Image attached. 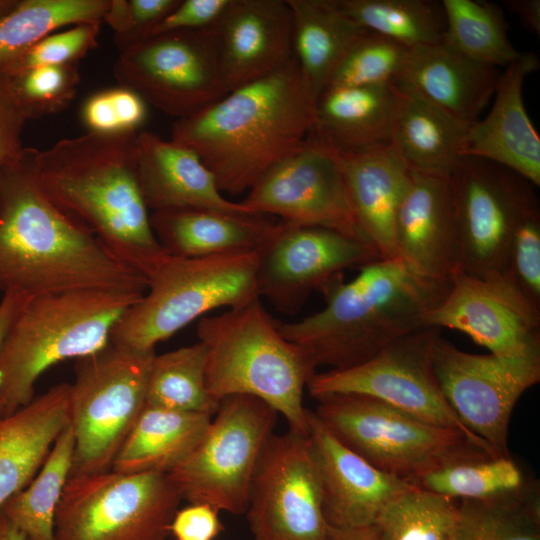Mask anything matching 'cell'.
<instances>
[{"label": "cell", "mask_w": 540, "mask_h": 540, "mask_svg": "<svg viewBox=\"0 0 540 540\" xmlns=\"http://www.w3.org/2000/svg\"><path fill=\"white\" fill-rule=\"evenodd\" d=\"M449 287L450 280L424 277L398 258L379 259L350 281L343 273L330 278L319 289L324 307L299 321L279 322V330L315 368L353 367L426 326Z\"/></svg>", "instance_id": "4"}, {"label": "cell", "mask_w": 540, "mask_h": 540, "mask_svg": "<svg viewBox=\"0 0 540 540\" xmlns=\"http://www.w3.org/2000/svg\"><path fill=\"white\" fill-rule=\"evenodd\" d=\"M35 153L23 148L0 170V290L27 297L75 290L144 294L148 278L42 191Z\"/></svg>", "instance_id": "1"}, {"label": "cell", "mask_w": 540, "mask_h": 540, "mask_svg": "<svg viewBox=\"0 0 540 540\" xmlns=\"http://www.w3.org/2000/svg\"><path fill=\"white\" fill-rule=\"evenodd\" d=\"M240 202L251 213L367 242L358 227L336 154L311 136L270 168Z\"/></svg>", "instance_id": "17"}, {"label": "cell", "mask_w": 540, "mask_h": 540, "mask_svg": "<svg viewBox=\"0 0 540 540\" xmlns=\"http://www.w3.org/2000/svg\"><path fill=\"white\" fill-rule=\"evenodd\" d=\"M119 86L133 90L176 120L228 93L215 24L146 37L120 51L113 66Z\"/></svg>", "instance_id": "12"}, {"label": "cell", "mask_w": 540, "mask_h": 540, "mask_svg": "<svg viewBox=\"0 0 540 540\" xmlns=\"http://www.w3.org/2000/svg\"><path fill=\"white\" fill-rule=\"evenodd\" d=\"M0 540H27L25 535L0 514Z\"/></svg>", "instance_id": "53"}, {"label": "cell", "mask_w": 540, "mask_h": 540, "mask_svg": "<svg viewBox=\"0 0 540 540\" xmlns=\"http://www.w3.org/2000/svg\"><path fill=\"white\" fill-rule=\"evenodd\" d=\"M533 52L521 55L500 73L492 107L468 128L466 157L482 158L504 166L540 185V138L524 106L523 83L539 68Z\"/></svg>", "instance_id": "22"}, {"label": "cell", "mask_w": 540, "mask_h": 540, "mask_svg": "<svg viewBox=\"0 0 540 540\" xmlns=\"http://www.w3.org/2000/svg\"><path fill=\"white\" fill-rule=\"evenodd\" d=\"M278 415L253 396L223 398L202 439L168 473L182 500L245 513L259 459Z\"/></svg>", "instance_id": "10"}, {"label": "cell", "mask_w": 540, "mask_h": 540, "mask_svg": "<svg viewBox=\"0 0 540 540\" xmlns=\"http://www.w3.org/2000/svg\"><path fill=\"white\" fill-rule=\"evenodd\" d=\"M425 324L462 332L501 361L540 374V307L507 273L476 276L456 268Z\"/></svg>", "instance_id": "15"}, {"label": "cell", "mask_w": 540, "mask_h": 540, "mask_svg": "<svg viewBox=\"0 0 540 540\" xmlns=\"http://www.w3.org/2000/svg\"><path fill=\"white\" fill-rule=\"evenodd\" d=\"M207 348L192 345L155 355L151 364L146 405L213 416L220 402L206 386Z\"/></svg>", "instance_id": "39"}, {"label": "cell", "mask_w": 540, "mask_h": 540, "mask_svg": "<svg viewBox=\"0 0 540 540\" xmlns=\"http://www.w3.org/2000/svg\"><path fill=\"white\" fill-rule=\"evenodd\" d=\"M81 117L90 132H125L120 126L111 88L92 94L83 104Z\"/></svg>", "instance_id": "49"}, {"label": "cell", "mask_w": 540, "mask_h": 540, "mask_svg": "<svg viewBox=\"0 0 540 540\" xmlns=\"http://www.w3.org/2000/svg\"><path fill=\"white\" fill-rule=\"evenodd\" d=\"M394 86L327 87L314 103L311 137L336 153L390 144Z\"/></svg>", "instance_id": "30"}, {"label": "cell", "mask_w": 540, "mask_h": 540, "mask_svg": "<svg viewBox=\"0 0 540 540\" xmlns=\"http://www.w3.org/2000/svg\"><path fill=\"white\" fill-rule=\"evenodd\" d=\"M395 247L397 258L416 273L450 280L457 248L449 178L411 171L396 214Z\"/></svg>", "instance_id": "23"}, {"label": "cell", "mask_w": 540, "mask_h": 540, "mask_svg": "<svg viewBox=\"0 0 540 540\" xmlns=\"http://www.w3.org/2000/svg\"><path fill=\"white\" fill-rule=\"evenodd\" d=\"M457 268L476 276L505 273L518 225L540 210L535 186L494 162L466 157L449 177Z\"/></svg>", "instance_id": "13"}, {"label": "cell", "mask_w": 540, "mask_h": 540, "mask_svg": "<svg viewBox=\"0 0 540 540\" xmlns=\"http://www.w3.org/2000/svg\"><path fill=\"white\" fill-rule=\"evenodd\" d=\"M505 6L520 20L523 27L537 35L540 34L539 0H505Z\"/></svg>", "instance_id": "50"}, {"label": "cell", "mask_w": 540, "mask_h": 540, "mask_svg": "<svg viewBox=\"0 0 540 540\" xmlns=\"http://www.w3.org/2000/svg\"><path fill=\"white\" fill-rule=\"evenodd\" d=\"M441 390L461 422L498 455L511 456L508 430L514 407L540 374L505 363L492 354L460 350L441 336L433 349Z\"/></svg>", "instance_id": "19"}, {"label": "cell", "mask_w": 540, "mask_h": 540, "mask_svg": "<svg viewBox=\"0 0 540 540\" xmlns=\"http://www.w3.org/2000/svg\"><path fill=\"white\" fill-rule=\"evenodd\" d=\"M245 513L252 540H330L307 435L289 430L270 436Z\"/></svg>", "instance_id": "16"}, {"label": "cell", "mask_w": 540, "mask_h": 540, "mask_svg": "<svg viewBox=\"0 0 540 540\" xmlns=\"http://www.w3.org/2000/svg\"><path fill=\"white\" fill-rule=\"evenodd\" d=\"M73 453L74 436L68 425L31 482L3 505L0 514L27 540H54L56 511L71 473Z\"/></svg>", "instance_id": "34"}, {"label": "cell", "mask_w": 540, "mask_h": 540, "mask_svg": "<svg viewBox=\"0 0 540 540\" xmlns=\"http://www.w3.org/2000/svg\"><path fill=\"white\" fill-rule=\"evenodd\" d=\"M197 337L207 348L206 386L220 402L231 395L263 400L282 415L289 430L307 435L303 394L316 368L283 337L279 321L261 298L198 320Z\"/></svg>", "instance_id": "5"}, {"label": "cell", "mask_w": 540, "mask_h": 540, "mask_svg": "<svg viewBox=\"0 0 540 540\" xmlns=\"http://www.w3.org/2000/svg\"><path fill=\"white\" fill-rule=\"evenodd\" d=\"M446 31L443 42L467 58L490 67L507 66L522 52L508 38V24L497 4L475 0H443Z\"/></svg>", "instance_id": "37"}, {"label": "cell", "mask_w": 540, "mask_h": 540, "mask_svg": "<svg viewBox=\"0 0 540 540\" xmlns=\"http://www.w3.org/2000/svg\"><path fill=\"white\" fill-rule=\"evenodd\" d=\"M136 165L149 210L210 208L251 213L241 202L224 196L197 153L152 131L137 133Z\"/></svg>", "instance_id": "24"}, {"label": "cell", "mask_w": 540, "mask_h": 540, "mask_svg": "<svg viewBox=\"0 0 540 540\" xmlns=\"http://www.w3.org/2000/svg\"><path fill=\"white\" fill-rule=\"evenodd\" d=\"M137 131L87 132L36 149L34 174L47 197L148 280L167 258L137 176Z\"/></svg>", "instance_id": "2"}, {"label": "cell", "mask_w": 540, "mask_h": 540, "mask_svg": "<svg viewBox=\"0 0 540 540\" xmlns=\"http://www.w3.org/2000/svg\"><path fill=\"white\" fill-rule=\"evenodd\" d=\"M218 512L207 504H190L178 509L170 526L177 540H213L224 529Z\"/></svg>", "instance_id": "48"}, {"label": "cell", "mask_w": 540, "mask_h": 540, "mask_svg": "<svg viewBox=\"0 0 540 540\" xmlns=\"http://www.w3.org/2000/svg\"><path fill=\"white\" fill-rule=\"evenodd\" d=\"M527 478L511 456L465 441L409 484L453 500L485 499L520 488Z\"/></svg>", "instance_id": "33"}, {"label": "cell", "mask_w": 540, "mask_h": 540, "mask_svg": "<svg viewBox=\"0 0 540 540\" xmlns=\"http://www.w3.org/2000/svg\"><path fill=\"white\" fill-rule=\"evenodd\" d=\"M314 103L297 60L173 123L171 140L192 149L220 191L248 192L311 135Z\"/></svg>", "instance_id": "3"}, {"label": "cell", "mask_w": 540, "mask_h": 540, "mask_svg": "<svg viewBox=\"0 0 540 540\" xmlns=\"http://www.w3.org/2000/svg\"><path fill=\"white\" fill-rule=\"evenodd\" d=\"M330 540H378L374 527L339 529L328 525Z\"/></svg>", "instance_id": "52"}, {"label": "cell", "mask_w": 540, "mask_h": 540, "mask_svg": "<svg viewBox=\"0 0 540 540\" xmlns=\"http://www.w3.org/2000/svg\"><path fill=\"white\" fill-rule=\"evenodd\" d=\"M409 55L405 45L368 31L339 62L326 88L394 86L405 74Z\"/></svg>", "instance_id": "41"}, {"label": "cell", "mask_w": 540, "mask_h": 540, "mask_svg": "<svg viewBox=\"0 0 540 540\" xmlns=\"http://www.w3.org/2000/svg\"><path fill=\"white\" fill-rule=\"evenodd\" d=\"M26 296L18 292H6L0 301V347L14 317L26 300ZM4 417L0 402V419Z\"/></svg>", "instance_id": "51"}, {"label": "cell", "mask_w": 540, "mask_h": 540, "mask_svg": "<svg viewBox=\"0 0 540 540\" xmlns=\"http://www.w3.org/2000/svg\"><path fill=\"white\" fill-rule=\"evenodd\" d=\"M390 145L410 171L449 178L466 158L468 126L402 84Z\"/></svg>", "instance_id": "29"}, {"label": "cell", "mask_w": 540, "mask_h": 540, "mask_svg": "<svg viewBox=\"0 0 540 540\" xmlns=\"http://www.w3.org/2000/svg\"><path fill=\"white\" fill-rule=\"evenodd\" d=\"M110 0H21L0 18V69L59 28L102 24Z\"/></svg>", "instance_id": "36"}, {"label": "cell", "mask_w": 540, "mask_h": 540, "mask_svg": "<svg viewBox=\"0 0 540 540\" xmlns=\"http://www.w3.org/2000/svg\"><path fill=\"white\" fill-rule=\"evenodd\" d=\"M215 27L228 93L278 71L294 56L287 0H230Z\"/></svg>", "instance_id": "21"}, {"label": "cell", "mask_w": 540, "mask_h": 540, "mask_svg": "<svg viewBox=\"0 0 540 540\" xmlns=\"http://www.w3.org/2000/svg\"><path fill=\"white\" fill-rule=\"evenodd\" d=\"M440 336L439 328L424 326L358 365L315 373L306 389L315 399L331 394L375 398L430 425L457 430L473 444L498 455L461 422L441 390L433 364V349Z\"/></svg>", "instance_id": "11"}, {"label": "cell", "mask_w": 540, "mask_h": 540, "mask_svg": "<svg viewBox=\"0 0 540 540\" xmlns=\"http://www.w3.org/2000/svg\"><path fill=\"white\" fill-rule=\"evenodd\" d=\"M505 273L532 303L540 307V210L528 215L516 228Z\"/></svg>", "instance_id": "44"}, {"label": "cell", "mask_w": 540, "mask_h": 540, "mask_svg": "<svg viewBox=\"0 0 540 540\" xmlns=\"http://www.w3.org/2000/svg\"><path fill=\"white\" fill-rule=\"evenodd\" d=\"M334 153L364 239L381 259H397L395 219L408 189L411 171L390 144Z\"/></svg>", "instance_id": "25"}, {"label": "cell", "mask_w": 540, "mask_h": 540, "mask_svg": "<svg viewBox=\"0 0 540 540\" xmlns=\"http://www.w3.org/2000/svg\"><path fill=\"white\" fill-rule=\"evenodd\" d=\"M292 15L293 53L314 98L335 68L368 30L338 7L336 0H287Z\"/></svg>", "instance_id": "31"}, {"label": "cell", "mask_w": 540, "mask_h": 540, "mask_svg": "<svg viewBox=\"0 0 540 540\" xmlns=\"http://www.w3.org/2000/svg\"><path fill=\"white\" fill-rule=\"evenodd\" d=\"M229 3L230 0H180L179 4L151 29L146 37L212 26L219 20Z\"/></svg>", "instance_id": "47"}, {"label": "cell", "mask_w": 540, "mask_h": 540, "mask_svg": "<svg viewBox=\"0 0 540 540\" xmlns=\"http://www.w3.org/2000/svg\"><path fill=\"white\" fill-rule=\"evenodd\" d=\"M456 540H540L536 481L485 499L460 500Z\"/></svg>", "instance_id": "35"}, {"label": "cell", "mask_w": 540, "mask_h": 540, "mask_svg": "<svg viewBox=\"0 0 540 540\" xmlns=\"http://www.w3.org/2000/svg\"><path fill=\"white\" fill-rule=\"evenodd\" d=\"M257 266V252L197 258L168 255L149 277L141 299L114 327L111 342L152 351L206 313L258 298Z\"/></svg>", "instance_id": "7"}, {"label": "cell", "mask_w": 540, "mask_h": 540, "mask_svg": "<svg viewBox=\"0 0 540 540\" xmlns=\"http://www.w3.org/2000/svg\"><path fill=\"white\" fill-rule=\"evenodd\" d=\"M372 526L378 540H456L458 503L412 486L390 501Z\"/></svg>", "instance_id": "40"}, {"label": "cell", "mask_w": 540, "mask_h": 540, "mask_svg": "<svg viewBox=\"0 0 540 540\" xmlns=\"http://www.w3.org/2000/svg\"><path fill=\"white\" fill-rule=\"evenodd\" d=\"M9 77L28 119L68 107L80 81L78 63L36 67Z\"/></svg>", "instance_id": "42"}, {"label": "cell", "mask_w": 540, "mask_h": 540, "mask_svg": "<svg viewBox=\"0 0 540 540\" xmlns=\"http://www.w3.org/2000/svg\"><path fill=\"white\" fill-rule=\"evenodd\" d=\"M143 293L75 290L27 297L0 347V402L4 416L34 398L48 368L104 348L114 327Z\"/></svg>", "instance_id": "6"}, {"label": "cell", "mask_w": 540, "mask_h": 540, "mask_svg": "<svg viewBox=\"0 0 540 540\" xmlns=\"http://www.w3.org/2000/svg\"><path fill=\"white\" fill-rule=\"evenodd\" d=\"M340 10L362 28L409 49L443 42L446 18L435 0H336Z\"/></svg>", "instance_id": "38"}, {"label": "cell", "mask_w": 540, "mask_h": 540, "mask_svg": "<svg viewBox=\"0 0 540 540\" xmlns=\"http://www.w3.org/2000/svg\"><path fill=\"white\" fill-rule=\"evenodd\" d=\"M316 400L313 412L342 444L406 482L469 441L457 430L430 425L369 396L331 394Z\"/></svg>", "instance_id": "14"}, {"label": "cell", "mask_w": 540, "mask_h": 540, "mask_svg": "<svg viewBox=\"0 0 540 540\" xmlns=\"http://www.w3.org/2000/svg\"><path fill=\"white\" fill-rule=\"evenodd\" d=\"M100 26V24H80L61 32H54L0 71L12 76L41 66L78 63L97 46Z\"/></svg>", "instance_id": "43"}, {"label": "cell", "mask_w": 540, "mask_h": 540, "mask_svg": "<svg viewBox=\"0 0 540 540\" xmlns=\"http://www.w3.org/2000/svg\"><path fill=\"white\" fill-rule=\"evenodd\" d=\"M307 423L323 513L330 527L371 526L390 501L413 486L380 471L347 448L308 409Z\"/></svg>", "instance_id": "20"}, {"label": "cell", "mask_w": 540, "mask_h": 540, "mask_svg": "<svg viewBox=\"0 0 540 540\" xmlns=\"http://www.w3.org/2000/svg\"><path fill=\"white\" fill-rule=\"evenodd\" d=\"M18 0H0V18L11 11Z\"/></svg>", "instance_id": "54"}, {"label": "cell", "mask_w": 540, "mask_h": 540, "mask_svg": "<svg viewBox=\"0 0 540 540\" xmlns=\"http://www.w3.org/2000/svg\"><path fill=\"white\" fill-rule=\"evenodd\" d=\"M212 416L146 405L117 453L112 470L169 473L193 451Z\"/></svg>", "instance_id": "32"}, {"label": "cell", "mask_w": 540, "mask_h": 540, "mask_svg": "<svg viewBox=\"0 0 540 540\" xmlns=\"http://www.w3.org/2000/svg\"><path fill=\"white\" fill-rule=\"evenodd\" d=\"M180 0H110L103 22L114 32L119 51L144 39Z\"/></svg>", "instance_id": "45"}, {"label": "cell", "mask_w": 540, "mask_h": 540, "mask_svg": "<svg viewBox=\"0 0 540 540\" xmlns=\"http://www.w3.org/2000/svg\"><path fill=\"white\" fill-rule=\"evenodd\" d=\"M257 256L259 298L287 314L298 312L311 292L319 291L336 274L381 259L365 241L282 221Z\"/></svg>", "instance_id": "18"}, {"label": "cell", "mask_w": 540, "mask_h": 540, "mask_svg": "<svg viewBox=\"0 0 540 540\" xmlns=\"http://www.w3.org/2000/svg\"><path fill=\"white\" fill-rule=\"evenodd\" d=\"M268 215L210 208L150 213L153 232L170 256L197 258L258 252L279 226Z\"/></svg>", "instance_id": "26"}, {"label": "cell", "mask_w": 540, "mask_h": 540, "mask_svg": "<svg viewBox=\"0 0 540 540\" xmlns=\"http://www.w3.org/2000/svg\"><path fill=\"white\" fill-rule=\"evenodd\" d=\"M155 355V350L139 351L110 341L76 359L69 390V426L74 436L70 476L111 470L146 406Z\"/></svg>", "instance_id": "8"}, {"label": "cell", "mask_w": 540, "mask_h": 540, "mask_svg": "<svg viewBox=\"0 0 540 540\" xmlns=\"http://www.w3.org/2000/svg\"><path fill=\"white\" fill-rule=\"evenodd\" d=\"M27 120L10 77L0 71V170L24 148L21 136Z\"/></svg>", "instance_id": "46"}, {"label": "cell", "mask_w": 540, "mask_h": 540, "mask_svg": "<svg viewBox=\"0 0 540 540\" xmlns=\"http://www.w3.org/2000/svg\"><path fill=\"white\" fill-rule=\"evenodd\" d=\"M69 383H60L0 419V511L35 477L69 425Z\"/></svg>", "instance_id": "28"}, {"label": "cell", "mask_w": 540, "mask_h": 540, "mask_svg": "<svg viewBox=\"0 0 540 540\" xmlns=\"http://www.w3.org/2000/svg\"><path fill=\"white\" fill-rule=\"evenodd\" d=\"M181 501L167 473L72 475L57 507L54 540H166Z\"/></svg>", "instance_id": "9"}, {"label": "cell", "mask_w": 540, "mask_h": 540, "mask_svg": "<svg viewBox=\"0 0 540 540\" xmlns=\"http://www.w3.org/2000/svg\"><path fill=\"white\" fill-rule=\"evenodd\" d=\"M500 72L444 42L410 49L402 84L470 127L494 95Z\"/></svg>", "instance_id": "27"}]
</instances>
